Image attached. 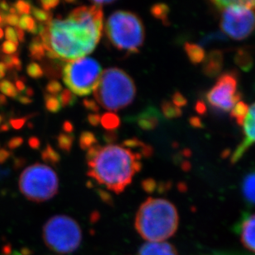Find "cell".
Segmentation results:
<instances>
[{"instance_id": "obj_1", "label": "cell", "mask_w": 255, "mask_h": 255, "mask_svg": "<svg viewBox=\"0 0 255 255\" xmlns=\"http://www.w3.org/2000/svg\"><path fill=\"white\" fill-rule=\"evenodd\" d=\"M101 7L94 4L78 7L65 19H51L41 25L39 33L47 56L71 61L91 53L104 27Z\"/></svg>"}, {"instance_id": "obj_2", "label": "cell", "mask_w": 255, "mask_h": 255, "mask_svg": "<svg viewBox=\"0 0 255 255\" xmlns=\"http://www.w3.org/2000/svg\"><path fill=\"white\" fill-rule=\"evenodd\" d=\"M141 155L121 145H94L87 153L88 175L115 193L125 190L141 168Z\"/></svg>"}, {"instance_id": "obj_3", "label": "cell", "mask_w": 255, "mask_h": 255, "mask_svg": "<svg viewBox=\"0 0 255 255\" xmlns=\"http://www.w3.org/2000/svg\"><path fill=\"white\" fill-rule=\"evenodd\" d=\"M135 226L148 242H164L178 229V212L169 201L150 198L138 210Z\"/></svg>"}, {"instance_id": "obj_4", "label": "cell", "mask_w": 255, "mask_h": 255, "mask_svg": "<svg viewBox=\"0 0 255 255\" xmlns=\"http://www.w3.org/2000/svg\"><path fill=\"white\" fill-rule=\"evenodd\" d=\"M94 94L103 108L109 111H118L128 107L134 100L135 84L123 70L110 68L102 72Z\"/></svg>"}, {"instance_id": "obj_5", "label": "cell", "mask_w": 255, "mask_h": 255, "mask_svg": "<svg viewBox=\"0 0 255 255\" xmlns=\"http://www.w3.org/2000/svg\"><path fill=\"white\" fill-rule=\"evenodd\" d=\"M42 238L51 251L60 255H69L80 247L83 238L82 230L72 217L56 215L44 225Z\"/></svg>"}, {"instance_id": "obj_6", "label": "cell", "mask_w": 255, "mask_h": 255, "mask_svg": "<svg viewBox=\"0 0 255 255\" xmlns=\"http://www.w3.org/2000/svg\"><path fill=\"white\" fill-rule=\"evenodd\" d=\"M106 32L112 44L122 51L137 52L144 42V26L132 12H114L107 21Z\"/></svg>"}, {"instance_id": "obj_7", "label": "cell", "mask_w": 255, "mask_h": 255, "mask_svg": "<svg viewBox=\"0 0 255 255\" xmlns=\"http://www.w3.org/2000/svg\"><path fill=\"white\" fill-rule=\"evenodd\" d=\"M222 12L221 27L235 40L248 37L255 29V1H214Z\"/></svg>"}, {"instance_id": "obj_8", "label": "cell", "mask_w": 255, "mask_h": 255, "mask_svg": "<svg viewBox=\"0 0 255 255\" xmlns=\"http://www.w3.org/2000/svg\"><path fill=\"white\" fill-rule=\"evenodd\" d=\"M19 189L25 198L34 202H44L56 195L59 180L56 172L45 164L27 167L20 175Z\"/></svg>"}, {"instance_id": "obj_9", "label": "cell", "mask_w": 255, "mask_h": 255, "mask_svg": "<svg viewBox=\"0 0 255 255\" xmlns=\"http://www.w3.org/2000/svg\"><path fill=\"white\" fill-rule=\"evenodd\" d=\"M102 68L94 59L71 60L63 69V81L74 94L86 96L94 93L101 77Z\"/></svg>"}, {"instance_id": "obj_10", "label": "cell", "mask_w": 255, "mask_h": 255, "mask_svg": "<svg viewBox=\"0 0 255 255\" xmlns=\"http://www.w3.org/2000/svg\"><path fill=\"white\" fill-rule=\"evenodd\" d=\"M241 98L237 79L233 73L221 75L207 95L210 105L223 112L231 111L236 104L241 101Z\"/></svg>"}, {"instance_id": "obj_11", "label": "cell", "mask_w": 255, "mask_h": 255, "mask_svg": "<svg viewBox=\"0 0 255 255\" xmlns=\"http://www.w3.org/2000/svg\"><path fill=\"white\" fill-rule=\"evenodd\" d=\"M244 140L234 151L231 162L236 163L242 158L249 148L255 144V103L249 107L248 113L243 123Z\"/></svg>"}, {"instance_id": "obj_12", "label": "cell", "mask_w": 255, "mask_h": 255, "mask_svg": "<svg viewBox=\"0 0 255 255\" xmlns=\"http://www.w3.org/2000/svg\"><path fill=\"white\" fill-rule=\"evenodd\" d=\"M237 232L244 246L255 253V213L244 216L237 225Z\"/></svg>"}, {"instance_id": "obj_13", "label": "cell", "mask_w": 255, "mask_h": 255, "mask_svg": "<svg viewBox=\"0 0 255 255\" xmlns=\"http://www.w3.org/2000/svg\"><path fill=\"white\" fill-rule=\"evenodd\" d=\"M138 255H177V251L166 242H148L140 249Z\"/></svg>"}, {"instance_id": "obj_14", "label": "cell", "mask_w": 255, "mask_h": 255, "mask_svg": "<svg viewBox=\"0 0 255 255\" xmlns=\"http://www.w3.org/2000/svg\"><path fill=\"white\" fill-rule=\"evenodd\" d=\"M243 194L249 203L255 205V172L249 173L244 179Z\"/></svg>"}, {"instance_id": "obj_15", "label": "cell", "mask_w": 255, "mask_h": 255, "mask_svg": "<svg viewBox=\"0 0 255 255\" xmlns=\"http://www.w3.org/2000/svg\"><path fill=\"white\" fill-rule=\"evenodd\" d=\"M249 107L244 102L240 101L231 110V117L236 119L239 125H243L244 120L248 113Z\"/></svg>"}, {"instance_id": "obj_16", "label": "cell", "mask_w": 255, "mask_h": 255, "mask_svg": "<svg viewBox=\"0 0 255 255\" xmlns=\"http://www.w3.org/2000/svg\"><path fill=\"white\" fill-rule=\"evenodd\" d=\"M29 50L31 58H33L34 60H41L46 55V50L41 38H34L30 44Z\"/></svg>"}, {"instance_id": "obj_17", "label": "cell", "mask_w": 255, "mask_h": 255, "mask_svg": "<svg viewBox=\"0 0 255 255\" xmlns=\"http://www.w3.org/2000/svg\"><path fill=\"white\" fill-rule=\"evenodd\" d=\"M18 27L22 30H27L31 33H39V27L35 20L29 15H22L19 18Z\"/></svg>"}, {"instance_id": "obj_18", "label": "cell", "mask_w": 255, "mask_h": 255, "mask_svg": "<svg viewBox=\"0 0 255 255\" xmlns=\"http://www.w3.org/2000/svg\"><path fill=\"white\" fill-rule=\"evenodd\" d=\"M188 56H189L191 61L193 63H199L204 58V51L200 46L194 44H187L185 46Z\"/></svg>"}, {"instance_id": "obj_19", "label": "cell", "mask_w": 255, "mask_h": 255, "mask_svg": "<svg viewBox=\"0 0 255 255\" xmlns=\"http://www.w3.org/2000/svg\"><path fill=\"white\" fill-rule=\"evenodd\" d=\"M100 122H101L103 127L108 130H114L115 128H118L120 124V120L118 118V116L111 114V113L104 114L102 117Z\"/></svg>"}, {"instance_id": "obj_20", "label": "cell", "mask_w": 255, "mask_h": 255, "mask_svg": "<svg viewBox=\"0 0 255 255\" xmlns=\"http://www.w3.org/2000/svg\"><path fill=\"white\" fill-rule=\"evenodd\" d=\"M58 99L60 100L61 107L73 106L76 102V96L69 89L63 90Z\"/></svg>"}, {"instance_id": "obj_21", "label": "cell", "mask_w": 255, "mask_h": 255, "mask_svg": "<svg viewBox=\"0 0 255 255\" xmlns=\"http://www.w3.org/2000/svg\"><path fill=\"white\" fill-rule=\"evenodd\" d=\"M45 101H46V109L51 113H58L61 109L60 100L56 96H53L51 94H46Z\"/></svg>"}, {"instance_id": "obj_22", "label": "cell", "mask_w": 255, "mask_h": 255, "mask_svg": "<svg viewBox=\"0 0 255 255\" xmlns=\"http://www.w3.org/2000/svg\"><path fill=\"white\" fill-rule=\"evenodd\" d=\"M96 138L93 133L85 131L80 135V147L83 149H90L91 147L94 146V143H96Z\"/></svg>"}, {"instance_id": "obj_23", "label": "cell", "mask_w": 255, "mask_h": 255, "mask_svg": "<svg viewBox=\"0 0 255 255\" xmlns=\"http://www.w3.org/2000/svg\"><path fill=\"white\" fill-rule=\"evenodd\" d=\"M73 141H74V136L71 135H67L65 133L60 134L58 137L59 147L64 151H70L72 147Z\"/></svg>"}, {"instance_id": "obj_24", "label": "cell", "mask_w": 255, "mask_h": 255, "mask_svg": "<svg viewBox=\"0 0 255 255\" xmlns=\"http://www.w3.org/2000/svg\"><path fill=\"white\" fill-rule=\"evenodd\" d=\"M41 157L45 161L51 162L53 164L58 163L60 159V154L51 145H47L46 149L41 153Z\"/></svg>"}, {"instance_id": "obj_25", "label": "cell", "mask_w": 255, "mask_h": 255, "mask_svg": "<svg viewBox=\"0 0 255 255\" xmlns=\"http://www.w3.org/2000/svg\"><path fill=\"white\" fill-rule=\"evenodd\" d=\"M0 91L2 92L4 95L12 97V98H17L18 96L17 89L8 80H2L0 82Z\"/></svg>"}, {"instance_id": "obj_26", "label": "cell", "mask_w": 255, "mask_h": 255, "mask_svg": "<svg viewBox=\"0 0 255 255\" xmlns=\"http://www.w3.org/2000/svg\"><path fill=\"white\" fill-rule=\"evenodd\" d=\"M31 12L34 17H36V20L40 22H48L51 20V14L50 12H47L45 10L39 9L36 7H31Z\"/></svg>"}, {"instance_id": "obj_27", "label": "cell", "mask_w": 255, "mask_h": 255, "mask_svg": "<svg viewBox=\"0 0 255 255\" xmlns=\"http://www.w3.org/2000/svg\"><path fill=\"white\" fill-rule=\"evenodd\" d=\"M27 74L29 76L34 79H38L43 75V70L41 69V66L36 64V63H31L29 64L27 68Z\"/></svg>"}, {"instance_id": "obj_28", "label": "cell", "mask_w": 255, "mask_h": 255, "mask_svg": "<svg viewBox=\"0 0 255 255\" xmlns=\"http://www.w3.org/2000/svg\"><path fill=\"white\" fill-rule=\"evenodd\" d=\"M13 7L17 10V13L22 15H28L31 11V5L30 2L25 1H18Z\"/></svg>"}, {"instance_id": "obj_29", "label": "cell", "mask_w": 255, "mask_h": 255, "mask_svg": "<svg viewBox=\"0 0 255 255\" xmlns=\"http://www.w3.org/2000/svg\"><path fill=\"white\" fill-rule=\"evenodd\" d=\"M46 90L48 92L49 94L56 96L62 90V87L60 85V83L57 82L56 80H52L46 86Z\"/></svg>"}, {"instance_id": "obj_30", "label": "cell", "mask_w": 255, "mask_h": 255, "mask_svg": "<svg viewBox=\"0 0 255 255\" xmlns=\"http://www.w3.org/2000/svg\"><path fill=\"white\" fill-rule=\"evenodd\" d=\"M2 18L4 21V23L10 25V26H14V27H18V22H19V17L17 14H6L2 13Z\"/></svg>"}, {"instance_id": "obj_31", "label": "cell", "mask_w": 255, "mask_h": 255, "mask_svg": "<svg viewBox=\"0 0 255 255\" xmlns=\"http://www.w3.org/2000/svg\"><path fill=\"white\" fill-rule=\"evenodd\" d=\"M17 45L12 41H6L2 43V51L3 53L7 55H13L17 51Z\"/></svg>"}, {"instance_id": "obj_32", "label": "cell", "mask_w": 255, "mask_h": 255, "mask_svg": "<svg viewBox=\"0 0 255 255\" xmlns=\"http://www.w3.org/2000/svg\"><path fill=\"white\" fill-rule=\"evenodd\" d=\"M5 36H6L7 41H12V42L17 44L18 46V39H17V33H16L14 28H12V27H6Z\"/></svg>"}, {"instance_id": "obj_33", "label": "cell", "mask_w": 255, "mask_h": 255, "mask_svg": "<svg viewBox=\"0 0 255 255\" xmlns=\"http://www.w3.org/2000/svg\"><path fill=\"white\" fill-rule=\"evenodd\" d=\"M41 7H43L44 9L48 11V10L56 7L59 4V1L56 0H42L41 1Z\"/></svg>"}, {"instance_id": "obj_34", "label": "cell", "mask_w": 255, "mask_h": 255, "mask_svg": "<svg viewBox=\"0 0 255 255\" xmlns=\"http://www.w3.org/2000/svg\"><path fill=\"white\" fill-rule=\"evenodd\" d=\"M83 104H84V105H85V108H86L87 109L90 110V111L97 113V112L99 111V106H98L96 103H95L94 101H93V100L85 99L84 102H83Z\"/></svg>"}, {"instance_id": "obj_35", "label": "cell", "mask_w": 255, "mask_h": 255, "mask_svg": "<svg viewBox=\"0 0 255 255\" xmlns=\"http://www.w3.org/2000/svg\"><path fill=\"white\" fill-rule=\"evenodd\" d=\"M22 142H23V140L22 137L12 138L8 141L7 146L9 147L10 149H16L22 144Z\"/></svg>"}, {"instance_id": "obj_36", "label": "cell", "mask_w": 255, "mask_h": 255, "mask_svg": "<svg viewBox=\"0 0 255 255\" xmlns=\"http://www.w3.org/2000/svg\"><path fill=\"white\" fill-rule=\"evenodd\" d=\"M25 118H21V119H12L10 121V124L14 129H20L22 128V126L24 125Z\"/></svg>"}, {"instance_id": "obj_37", "label": "cell", "mask_w": 255, "mask_h": 255, "mask_svg": "<svg viewBox=\"0 0 255 255\" xmlns=\"http://www.w3.org/2000/svg\"><path fill=\"white\" fill-rule=\"evenodd\" d=\"M88 120L91 125L97 126L101 120V118L98 114H89Z\"/></svg>"}, {"instance_id": "obj_38", "label": "cell", "mask_w": 255, "mask_h": 255, "mask_svg": "<svg viewBox=\"0 0 255 255\" xmlns=\"http://www.w3.org/2000/svg\"><path fill=\"white\" fill-rule=\"evenodd\" d=\"M11 60H12V64L13 65V67H16V69L18 70H21L22 69V63L21 60H19V58L17 57L16 55H12L11 56Z\"/></svg>"}, {"instance_id": "obj_39", "label": "cell", "mask_w": 255, "mask_h": 255, "mask_svg": "<svg viewBox=\"0 0 255 255\" xmlns=\"http://www.w3.org/2000/svg\"><path fill=\"white\" fill-rule=\"evenodd\" d=\"M10 156V153L5 149H0V164L4 163Z\"/></svg>"}, {"instance_id": "obj_40", "label": "cell", "mask_w": 255, "mask_h": 255, "mask_svg": "<svg viewBox=\"0 0 255 255\" xmlns=\"http://www.w3.org/2000/svg\"><path fill=\"white\" fill-rule=\"evenodd\" d=\"M29 145L32 148V149H38L40 147V140L36 137H31L29 139Z\"/></svg>"}, {"instance_id": "obj_41", "label": "cell", "mask_w": 255, "mask_h": 255, "mask_svg": "<svg viewBox=\"0 0 255 255\" xmlns=\"http://www.w3.org/2000/svg\"><path fill=\"white\" fill-rule=\"evenodd\" d=\"M63 129H64L65 132L71 133L73 132V130H74V127L70 122H65L64 125H63Z\"/></svg>"}, {"instance_id": "obj_42", "label": "cell", "mask_w": 255, "mask_h": 255, "mask_svg": "<svg viewBox=\"0 0 255 255\" xmlns=\"http://www.w3.org/2000/svg\"><path fill=\"white\" fill-rule=\"evenodd\" d=\"M15 31H16V33H17V39H18V41H24V32L22 31V29L19 28L18 27H16L15 28Z\"/></svg>"}, {"instance_id": "obj_43", "label": "cell", "mask_w": 255, "mask_h": 255, "mask_svg": "<svg viewBox=\"0 0 255 255\" xmlns=\"http://www.w3.org/2000/svg\"><path fill=\"white\" fill-rule=\"evenodd\" d=\"M17 99L18 101L22 104H31L32 100L31 99H29L27 97L25 96H17Z\"/></svg>"}, {"instance_id": "obj_44", "label": "cell", "mask_w": 255, "mask_h": 255, "mask_svg": "<svg viewBox=\"0 0 255 255\" xmlns=\"http://www.w3.org/2000/svg\"><path fill=\"white\" fill-rule=\"evenodd\" d=\"M16 88H17L18 91H24L26 90V86H25L24 83L21 81V80H17L16 81Z\"/></svg>"}, {"instance_id": "obj_45", "label": "cell", "mask_w": 255, "mask_h": 255, "mask_svg": "<svg viewBox=\"0 0 255 255\" xmlns=\"http://www.w3.org/2000/svg\"><path fill=\"white\" fill-rule=\"evenodd\" d=\"M6 70H7V67H6L4 63L0 62V80L4 77Z\"/></svg>"}, {"instance_id": "obj_46", "label": "cell", "mask_w": 255, "mask_h": 255, "mask_svg": "<svg viewBox=\"0 0 255 255\" xmlns=\"http://www.w3.org/2000/svg\"><path fill=\"white\" fill-rule=\"evenodd\" d=\"M0 8L3 10V11H7V10H9V7H8V5H7V2H5V1L0 2Z\"/></svg>"}, {"instance_id": "obj_47", "label": "cell", "mask_w": 255, "mask_h": 255, "mask_svg": "<svg viewBox=\"0 0 255 255\" xmlns=\"http://www.w3.org/2000/svg\"><path fill=\"white\" fill-rule=\"evenodd\" d=\"M7 104V99L3 94H0V106H3Z\"/></svg>"}, {"instance_id": "obj_48", "label": "cell", "mask_w": 255, "mask_h": 255, "mask_svg": "<svg viewBox=\"0 0 255 255\" xmlns=\"http://www.w3.org/2000/svg\"><path fill=\"white\" fill-rule=\"evenodd\" d=\"M0 130H2V131H7V130H9V126L7 125V124H4V125L1 126Z\"/></svg>"}, {"instance_id": "obj_49", "label": "cell", "mask_w": 255, "mask_h": 255, "mask_svg": "<svg viewBox=\"0 0 255 255\" xmlns=\"http://www.w3.org/2000/svg\"><path fill=\"white\" fill-rule=\"evenodd\" d=\"M25 91H26V94L29 95V96H32L33 95V90L31 88H27Z\"/></svg>"}, {"instance_id": "obj_50", "label": "cell", "mask_w": 255, "mask_h": 255, "mask_svg": "<svg viewBox=\"0 0 255 255\" xmlns=\"http://www.w3.org/2000/svg\"><path fill=\"white\" fill-rule=\"evenodd\" d=\"M4 24V21H3V18H2V14H0V25Z\"/></svg>"}, {"instance_id": "obj_51", "label": "cell", "mask_w": 255, "mask_h": 255, "mask_svg": "<svg viewBox=\"0 0 255 255\" xmlns=\"http://www.w3.org/2000/svg\"><path fill=\"white\" fill-rule=\"evenodd\" d=\"M2 36H3V31L2 29L0 28V39L2 38Z\"/></svg>"}, {"instance_id": "obj_52", "label": "cell", "mask_w": 255, "mask_h": 255, "mask_svg": "<svg viewBox=\"0 0 255 255\" xmlns=\"http://www.w3.org/2000/svg\"><path fill=\"white\" fill-rule=\"evenodd\" d=\"M2 121V116L0 115V123H1V122Z\"/></svg>"}]
</instances>
